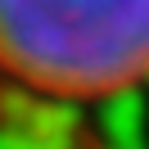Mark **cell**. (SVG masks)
I'll list each match as a JSON object with an SVG mask.
<instances>
[{"instance_id":"6da1fadb","label":"cell","mask_w":149,"mask_h":149,"mask_svg":"<svg viewBox=\"0 0 149 149\" xmlns=\"http://www.w3.org/2000/svg\"><path fill=\"white\" fill-rule=\"evenodd\" d=\"M149 91V0H0V104L81 113Z\"/></svg>"}]
</instances>
